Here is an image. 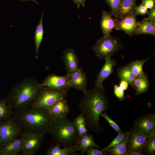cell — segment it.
Returning a JSON list of instances; mask_svg holds the SVG:
<instances>
[{"label": "cell", "instance_id": "obj_1", "mask_svg": "<svg viewBox=\"0 0 155 155\" xmlns=\"http://www.w3.org/2000/svg\"><path fill=\"white\" fill-rule=\"evenodd\" d=\"M105 89L104 86H95L92 89L87 90L79 104L78 108L86 118V127L96 133L103 130L99 124V117L108 108V101Z\"/></svg>", "mask_w": 155, "mask_h": 155}, {"label": "cell", "instance_id": "obj_2", "mask_svg": "<svg viewBox=\"0 0 155 155\" xmlns=\"http://www.w3.org/2000/svg\"><path fill=\"white\" fill-rule=\"evenodd\" d=\"M14 116L25 131L45 134L55 118L47 110L29 105L14 110Z\"/></svg>", "mask_w": 155, "mask_h": 155}, {"label": "cell", "instance_id": "obj_3", "mask_svg": "<svg viewBox=\"0 0 155 155\" xmlns=\"http://www.w3.org/2000/svg\"><path fill=\"white\" fill-rule=\"evenodd\" d=\"M39 84L36 80L30 77L12 87L7 97L14 110L29 105L34 101L41 89Z\"/></svg>", "mask_w": 155, "mask_h": 155}, {"label": "cell", "instance_id": "obj_4", "mask_svg": "<svg viewBox=\"0 0 155 155\" xmlns=\"http://www.w3.org/2000/svg\"><path fill=\"white\" fill-rule=\"evenodd\" d=\"M52 138L59 146L74 145L78 137L73 122L66 118L55 119L48 131Z\"/></svg>", "mask_w": 155, "mask_h": 155}, {"label": "cell", "instance_id": "obj_5", "mask_svg": "<svg viewBox=\"0 0 155 155\" xmlns=\"http://www.w3.org/2000/svg\"><path fill=\"white\" fill-rule=\"evenodd\" d=\"M69 90L44 87L41 89L35 100L29 106L32 108H41L48 111L59 100L66 98Z\"/></svg>", "mask_w": 155, "mask_h": 155}, {"label": "cell", "instance_id": "obj_6", "mask_svg": "<svg viewBox=\"0 0 155 155\" xmlns=\"http://www.w3.org/2000/svg\"><path fill=\"white\" fill-rule=\"evenodd\" d=\"M122 47L119 40L109 35L100 38L92 47L97 57L100 59L111 57Z\"/></svg>", "mask_w": 155, "mask_h": 155}, {"label": "cell", "instance_id": "obj_7", "mask_svg": "<svg viewBox=\"0 0 155 155\" xmlns=\"http://www.w3.org/2000/svg\"><path fill=\"white\" fill-rule=\"evenodd\" d=\"M23 129L14 115L0 122V148L19 137Z\"/></svg>", "mask_w": 155, "mask_h": 155}, {"label": "cell", "instance_id": "obj_8", "mask_svg": "<svg viewBox=\"0 0 155 155\" xmlns=\"http://www.w3.org/2000/svg\"><path fill=\"white\" fill-rule=\"evenodd\" d=\"M44 134L24 131L20 137L22 140L21 152L23 155H34L40 149L44 141Z\"/></svg>", "mask_w": 155, "mask_h": 155}, {"label": "cell", "instance_id": "obj_9", "mask_svg": "<svg viewBox=\"0 0 155 155\" xmlns=\"http://www.w3.org/2000/svg\"><path fill=\"white\" fill-rule=\"evenodd\" d=\"M129 132L127 139V151H139L142 152L151 137L134 127Z\"/></svg>", "mask_w": 155, "mask_h": 155}, {"label": "cell", "instance_id": "obj_10", "mask_svg": "<svg viewBox=\"0 0 155 155\" xmlns=\"http://www.w3.org/2000/svg\"><path fill=\"white\" fill-rule=\"evenodd\" d=\"M67 74L70 87L81 91L84 93L87 90L88 79L83 69L78 67L75 71Z\"/></svg>", "mask_w": 155, "mask_h": 155}, {"label": "cell", "instance_id": "obj_11", "mask_svg": "<svg viewBox=\"0 0 155 155\" xmlns=\"http://www.w3.org/2000/svg\"><path fill=\"white\" fill-rule=\"evenodd\" d=\"M39 86L41 89L44 87L55 89H70L69 85L67 74L64 76H60L54 74H50L44 80Z\"/></svg>", "mask_w": 155, "mask_h": 155}, {"label": "cell", "instance_id": "obj_12", "mask_svg": "<svg viewBox=\"0 0 155 155\" xmlns=\"http://www.w3.org/2000/svg\"><path fill=\"white\" fill-rule=\"evenodd\" d=\"M134 127L138 129L144 133L150 136L155 135L154 114L144 115L134 122Z\"/></svg>", "mask_w": 155, "mask_h": 155}, {"label": "cell", "instance_id": "obj_13", "mask_svg": "<svg viewBox=\"0 0 155 155\" xmlns=\"http://www.w3.org/2000/svg\"><path fill=\"white\" fill-rule=\"evenodd\" d=\"M135 13L128 16L121 20L116 19L115 27L117 30H121L130 36L134 34L137 23Z\"/></svg>", "mask_w": 155, "mask_h": 155}, {"label": "cell", "instance_id": "obj_14", "mask_svg": "<svg viewBox=\"0 0 155 155\" xmlns=\"http://www.w3.org/2000/svg\"><path fill=\"white\" fill-rule=\"evenodd\" d=\"M63 54L62 60L67 74L76 70L78 67L79 60L75 51L71 49H67L63 52Z\"/></svg>", "mask_w": 155, "mask_h": 155}, {"label": "cell", "instance_id": "obj_15", "mask_svg": "<svg viewBox=\"0 0 155 155\" xmlns=\"http://www.w3.org/2000/svg\"><path fill=\"white\" fill-rule=\"evenodd\" d=\"M105 63L96 78L95 86L102 87L104 81L112 73L114 67L116 65L115 61L108 57L105 59Z\"/></svg>", "mask_w": 155, "mask_h": 155}, {"label": "cell", "instance_id": "obj_16", "mask_svg": "<svg viewBox=\"0 0 155 155\" xmlns=\"http://www.w3.org/2000/svg\"><path fill=\"white\" fill-rule=\"evenodd\" d=\"M48 111L55 119L66 118L70 112V108L66 98L59 100Z\"/></svg>", "mask_w": 155, "mask_h": 155}, {"label": "cell", "instance_id": "obj_17", "mask_svg": "<svg viewBox=\"0 0 155 155\" xmlns=\"http://www.w3.org/2000/svg\"><path fill=\"white\" fill-rule=\"evenodd\" d=\"M75 145L77 152H80L82 155L85 154L91 147L97 149L100 148V146L95 142L93 136L88 134L80 137H78Z\"/></svg>", "mask_w": 155, "mask_h": 155}, {"label": "cell", "instance_id": "obj_18", "mask_svg": "<svg viewBox=\"0 0 155 155\" xmlns=\"http://www.w3.org/2000/svg\"><path fill=\"white\" fill-rule=\"evenodd\" d=\"M137 0H121L115 19L121 20L125 17L135 13Z\"/></svg>", "mask_w": 155, "mask_h": 155}, {"label": "cell", "instance_id": "obj_19", "mask_svg": "<svg viewBox=\"0 0 155 155\" xmlns=\"http://www.w3.org/2000/svg\"><path fill=\"white\" fill-rule=\"evenodd\" d=\"M133 34H149L155 36V20H152L147 18L137 22Z\"/></svg>", "mask_w": 155, "mask_h": 155}, {"label": "cell", "instance_id": "obj_20", "mask_svg": "<svg viewBox=\"0 0 155 155\" xmlns=\"http://www.w3.org/2000/svg\"><path fill=\"white\" fill-rule=\"evenodd\" d=\"M22 141L20 137L0 148V155H17L21 152Z\"/></svg>", "mask_w": 155, "mask_h": 155}, {"label": "cell", "instance_id": "obj_21", "mask_svg": "<svg viewBox=\"0 0 155 155\" xmlns=\"http://www.w3.org/2000/svg\"><path fill=\"white\" fill-rule=\"evenodd\" d=\"M112 16L111 12L102 11L100 27L103 36H106L110 35L113 29L115 28L116 19H113L112 17Z\"/></svg>", "mask_w": 155, "mask_h": 155}, {"label": "cell", "instance_id": "obj_22", "mask_svg": "<svg viewBox=\"0 0 155 155\" xmlns=\"http://www.w3.org/2000/svg\"><path fill=\"white\" fill-rule=\"evenodd\" d=\"M14 110L7 98L0 99V122L14 115Z\"/></svg>", "mask_w": 155, "mask_h": 155}, {"label": "cell", "instance_id": "obj_23", "mask_svg": "<svg viewBox=\"0 0 155 155\" xmlns=\"http://www.w3.org/2000/svg\"><path fill=\"white\" fill-rule=\"evenodd\" d=\"M117 74L121 80L126 81L133 87L136 78L129 64L119 68L117 69Z\"/></svg>", "mask_w": 155, "mask_h": 155}, {"label": "cell", "instance_id": "obj_24", "mask_svg": "<svg viewBox=\"0 0 155 155\" xmlns=\"http://www.w3.org/2000/svg\"><path fill=\"white\" fill-rule=\"evenodd\" d=\"M44 13V11L41 14V18L38 24L36 26L34 34L36 53L35 58L36 59L38 58L39 48L43 40L44 33L42 24V19Z\"/></svg>", "mask_w": 155, "mask_h": 155}, {"label": "cell", "instance_id": "obj_25", "mask_svg": "<svg viewBox=\"0 0 155 155\" xmlns=\"http://www.w3.org/2000/svg\"><path fill=\"white\" fill-rule=\"evenodd\" d=\"M149 87L148 79L145 74L142 76L136 78L133 87L135 89V94L138 95L147 91Z\"/></svg>", "mask_w": 155, "mask_h": 155}, {"label": "cell", "instance_id": "obj_26", "mask_svg": "<svg viewBox=\"0 0 155 155\" xmlns=\"http://www.w3.org/2000/svg\"><path fill=\"white\" fill-rule=\"evenodd\" d=\"M73 122L76 127L78 137L88 134L89 131L86 127V118L83 113H81L75 117Z\"/></svg>", "mask_w": 155, "mask_h": 155}, {"label": "cell", "instance_id": "obj_27", "mask_svg": "<svg viewBox=\"0 0 155 155\" xmlns=\"http://www.w3.org/2000/svg\"><path fill=\"white\" fill-rule=\"evenodd\" d=\"M129 132H128L124 139L118 145L108 148V151L114 155H127V142Z\"/></svg>", "mask_w": 155, "mask_h": 155}, {"label": "cell", "instance_id": "obj_28", "mask_svg": "<svg viewBox=\"0 0 155 155\" xmlns=\"http://www.w3.org/2000/svg\"><path fill=\"white\" fill-rule=\"evenodd\" d=\"M153 54L145 59L133 61L129 64L135 78L139 77L145 74L143 69V65Z\"/></svg>", "mask_w": 155, "mask_h": 155}, {"label": "cell", "instance_id": "obj_29", "mask_svg": "<svg viewBox=\"0 0 155 155\" xmlns=\"http://www.w3.org/2000/svg\"><path fill=\"white\" fill-rule=\"evenodd\" d=\"M100 116L104 118L108 122L110 125L118 133V134L123 133L117 124L109 117L106 112L101 113Z\"/></svg>", "mask_w": 155, "mask_h": 155}, {"label": "cell", "instance_id": "obj_30", "mask_svg": "<svg viewBox=\"0 0 155 155\" xmlns=\"http://www.w3.org/2000/svg\"><path fill=\"white\" fill-rule=\"evenodd\" d=\"M77 152L75 145L64 146L61 148L59 155H70L75 154Z\"/></svg>", "mask_w": 155, "mask_h": 155}, {"label": "cell", "instance_id": "obj_31", "mask_svg": "<svg viewBox=\"0 0 155 155\" xmlns=\"http://www.w3.org/2000/svg\"><path fill=\"white\" fill-rule=\"evenodd\" d=\"M121 0H106L107 4L110 6L113 16L115 17L118 9Z\"/></svg>", "mask_w": 155, "mask_h": 155}, {"label": "cell", "instance_id": "obj_32", "mask_svg": "<svg viewBox=\"0 0 155 155\" xmlns=\"http://www.w3.org/2000/svg\"><path fill=\"white\" fill-rule=\"evenodd\" d=\"M127 132L121 134H118L117 135L111 143L108 146L102 150L104 151H106L108 148L119 144L124 139Z\"/></svg>", "mask_w": 155, "mask_h": 155}, {"label": "cell", "instance_id": "obj_33", "mask_svg": "<svg viewBox=\"0 0 155 155\" xmlns=\"http://www.w3.org/2000/svg\"><path fill=\"white\" fill-rule=\"evenodd\" d=\"M145 148L149 154H152L155 152V135L151 136L148 140Z\"/></svg>", "mask_w": 155, "mask_h": 155}, {"label": "cell", "instance_id": "obj_34", "mask_svg": "<svg viewBox=\"0 0 155 155\" xmlns=\"http://www.w3.org/2000/svg\"><path fill=\"white\" fill-rule=\"evenodd\" d=\"M114 91L115 96L120 101H122L125 99L124 90L121 89L118 85H114Z\"/></svg>", "mask_w": 155, "mask_h": 155}, {"label": "cell", "instance_id": "obj_35", "mask_svg": "<svg viewBox=\"0 0 155 155\" xmlns=\"http://www.w3.org/2000/svg\"><path fill=\"white\" fill-rule=\"evenodd\" d=\"M148 10L146 6L142 3L138 6H136L135 8V15H142L144 16L147 14Z\"/></svg>", "mask_w": 155, "mask_h": 155}, {"label": "cell", "instance_id": "obj_36", "mask_svg": "<svg viewBox=\"0 0 155 155\" xmlns=\"http://www.w3.org/2000/svg\"><path fill=\"white\" fill-rule=\"evenodd\" d=\"M106 151L99 150L95 149L93 147H90L86 152L88 155H104L106 154Z\"/></svg>", "mask_w": 155, "mask_h": 155}, {"label": "cell", "instance_id": "obj_37", "mask_svg": "<svg viewBox=\"0 0 155 155\" xmlns=\"http://www.w3.org/2000/svg\"><path fill=\"white\" fill-rule=\"evenodd\" d=\"M61 148L57 144L56 145L50 148L47 151L46 155H59Z\"/></svg>", "mask_w": 155, "mask_h": 155}, {"label": "cell", "instance_id": "obj_38", "mask_svg": "<svg viewBox=\"0 0 155 155\" xmlns=\"http://www.w3.org/2000/svg\"><path fill=\"white\" fill-rule=\"evenodd\" d=\"M142 3L148 9H151L155 6V0H143Z\"/></svg>", "mask_w": 155, "mask_h": 155}, {"label": "cell", "instance_id": "obj_39", "mask_svg": "<svg viewBox=\"0 0 155 155\" xmlns=\"http://www.w3.org/2000/svg\"><path fill=\"white\" fill-rule=\"evenodd\" d=\"M147 18L152 20H155V7L148 11Z\"/></svg>", "mask_w": 155, "mask_h": 155}, {"label": "cell", "instance_id": "obj_40", "mask_svg": "<svg viewBox=\"0 0 155 155\" xmlns=\"http://www.w3.org/2000/svg\"><path fill=\"white\" fill-rule=\"evenodd\" d=\"M129 83L126 81L124 80H121L119 86L124 90L127 89L128 87Z\"/></svg>", "mask_w": 155, "mask_h": 155}, {"label": "cell", "instance_id": "obj_41", "mask_svg": "<svg viewBox=\"0 0 155 155\" xmlns=\"http://www.w3.org/2000/svg\"><path fill=\"white\" fill-rule=\"evenodd\" d=\"M74 3L77 5V7L79 8L80 5L83 7L85 6V4L86 0H73Z\"/></svg>", "mask_w": 155, "mask_h": 155}, {"label": "cell", "instance_id": "obj_42", "mask_svg": "<svg viewBox=\"0 0 155 155\" xmlns=\"http://www.w3.org/2000/svg\"><path fill=\"white\" fill-rule=\"evenodd\" d=\"M144 153L142 151H127V155H142Z\"/></svg>", "mask_w": 155, "mask_h": 155}, {"label": "cell", "instance_id": "obj_43", "mask_svg": "<svg viewBox=\"0 0 155 155\" xmlns=\"http://www.w3.org/2000/svg\"><path fill=\"white\" fill-rule=\"evenodd\" d=\"M20 0L22 1H32L35 3H36V4L38 5V2L37 1V0Z\"/></svg>", "mask_w": 155, "mask_h": 155}]
</instances>
